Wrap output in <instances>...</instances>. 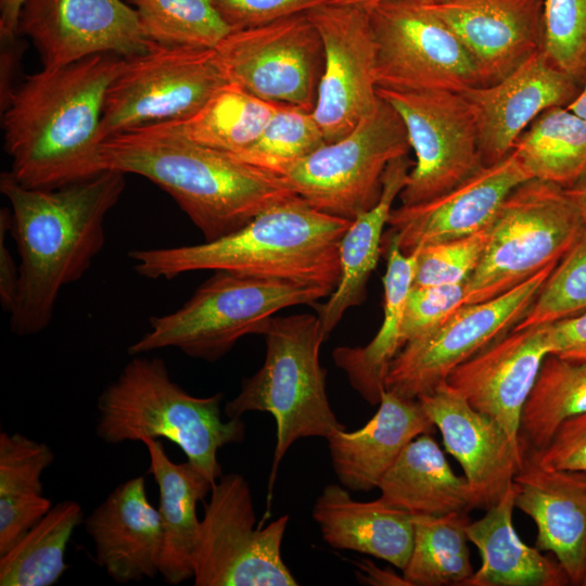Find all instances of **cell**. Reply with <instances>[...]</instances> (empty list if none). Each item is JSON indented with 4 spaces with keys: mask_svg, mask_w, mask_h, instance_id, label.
I'll list each match as a JSON object with an SVG mask.
<instances>
[{
    "mask_svg": "<svg viewBox=\"0 0 586 586\" xmlns=\"http://www.w3.org/2000/svg\"><path fill=\"white\" fill-rule=\"evenodd\" d=\"M464 284L412 285L403 318V346L434 330L463 305Z\"/></svg>",
    "mask_w": 586,
    "mask_h": 586,
    "instance_id": "7bdbcfd3",
    "label": "cell"
},
{
    "mask_svg": "<svg viewBox=\"0 0 586 586\" xmlns=\"http://www.w3.org/2000/svg\"><path fill=\"white\" fill-rule=\"evenodd\" d=\"M373 417L359 430H337L326 440L333 470L351 491L378 488L404 448L417 436L432 433L434 424L419 399L384 390Z\"/></svg>",
    "mask_w": 586,
    "mask_h": 586,
    "instance_id": "d4e9b609",
    "label": "cell"
},
{
    "mask_svg": "<svg viewBox=\"0 0 586 586\" xmlns=\"http://www.w3.org/2000/svg\"><path fill=\"white\" fill-rule=\"evenodd\" d=\"M125 58L99 53L29 75L9 94L4 148L12 177L56 189L103 170L101 124L107 89Z\"/></svg>",
    "mask_w": 586,
    "mask_h": 586,
    "instance_id": "6da1fadb",
    "label": "cell"
},
{
    "mask_svg": "<svg viewBox=\"0 0 586 586\" xmlns=\"http://www.w3.org/2000/svg\"><path fill=\"white\" fill-rule=\"evenodd\" d=\"M326 143L313 111L282 105L257 140L233 156L255 167L280 174Z\"/></svg>",
    "mask_w": 586,
    "mask_h": 586,
    "instance_id": "f35d334b",
    "label": "cell"
},
{
    "mask_svg": "<svg viewBox=\"0 0 586 586\" xmlns=\"http://www.w3.org/2000/svg\"><path fill=\"white\" fill-rule=\"evenodd\" d=\"M487 241L488 227L467 237L418 247L413 251L417 255L413 285L466 283L480 264Z\"/></svg>",
    "mask_w": 586,
    "mask_h": 586,
    "instance_id": "b9f144b4",
    "label": "cell"
},
{
    "mask_svg": "<svg viewBox=\"0 0 586 586\" xmlns=\"http://www.w3.org/2000/svg\"><path fill=\"white\" fill-rule=\"evenodd\" d=\"M468 513L412 515V549L402 570L409 586H467L474 574Z\"/></svg>",
    "mask_w": 586,
    "mask_h": 586,
    "instance_id": "d590c367",
    "label": "cell"
},
{
    "mask_svg": "<svg viewBox=\"0 0 586 586\" xmlns=\"http://www.w3.org/2000/svg\"><path fill=\"white\" fill-rule=\"evenodd\" d=\"M514 506L537 528L535 547L551 552L570 584L586 583V471L550 469L527 450L513 477Z\"/></svg>",
    "mask_w": 586,
    "mask_h": 586,
    "instance_id": "603a6c76",
    "label": "cell"
},
{
    "mask_svg": "<svg viewBox=\"0 0 586 586\" xmlns=\"http://www.w3.org/2000/svg\"><path fill=\"white\" fill-rule=\"evenodd\" d=\"M118 170L56 189L21 186L4 171L0 190L11 205L20 255V279L10 311L11 330L31 335L44 330L61 290L80 279L105 242L104 220L123 194Z\"/></svg>",
    "mask_w": 586,
    "mask_h": 586,
    "instance_id": "7a4b0ae2",
    "label": "cell"
},
{
    "mask_svg": "<svg viewBox=\"0 0 586 586\" xmlns=\"http://www.w3.org/2000/svg\"><path fill=\"white\" fill-rule=\"evenodd\" d=\"M327 288L216 270L177 310L150 318V330L128 348L131 356L174 347L187 356L216 361L249 334H263L281 309L314 305Z\"/></svg>",
    "mask_w": 586,
    "mask_h": 586,
    "instance_id": "52a82bcc",
    "label": "cell"
},
{
    "mask_svg": "<svg viewBox=\"0 0 586 586\" xmlns=\"http://www.w3.org/2000/svg\"><path fill=\"white\" fill-rule=\"evenodd\" d=\"M313 518L323 540L382 559L403 570L413 543L412 515L380 498L358 501L342 485L328 484L317 498Z\"/></svg>",
    "mask_w": 586,
    "mask_h": 586,
    "instance_id": "484cf974",
    "label": "cell"
},
{
    "mask_svg": "<svg viewBox=\"0 0 586 586\" xmlns=\"http://www.w3.org/2000/svg\"><path fill=\"white\" fill-rule=\"evenodd\" d=\"M542 51L553 66L586 82V0H544Z\"/></svg>",
    "mask_w": 586,
    "mask_h": 586,
    "instance_id": "60d3db41",
    "label": "cell"
},
{
    "mask_svg": "<svg viewBox=\"0 0 586 586\" xmlns=\"http://www.w3.org/2000/svg\"><path fill=\"white\" fill-rule=\"evenodd\" d=\"M214 50L227 82L265 101L314 110L323 49L307 13L232 30Z\"/></svg>",
    "mask_w": 586,
    "mask_h": 586,
    "instance_id": "5bb4252c",
    "label": "cell"
},
{
    "mask_svg": "<svg viewBox=\"0 0 586 586\" xmlns=\"http://www.w3.org/2000/svg\"><path fill=\"white\" fill-rule=\"evenodd\" d=\"M385 0H331V3L342 4V5H353L357 8L368 9ZM419 2H431L433 0H416Z\"/></svg>",
    "mask_w": 586,
    "mask_h": 586,
    "instance_id": "816d5d0a",
    "label": "cell"
},
{
    "mask_svg": "<svg viewBox=\"0 0 586 586\" xmlns=\"http://www.w3.org/2000/svg\"><path fill=\"white\" fill-rule=\"evenodd\" d=\"M17 34L31 39L44 68L99 53L130 58L150 42L137 11L122 0H26Z\"/></svg>",
    "mask_w": 586,
    "mask_h": 586,
    "instance_id": "e0dca14e",
    "label": "cell"
},
{
    "mask_svg": "<svg viewBox=\"0 0 586 586\" xmlns=\"http://www.w3.org/2000/svg\"><path fill=\"white\" fill-rule=\"evenodd\" d=\"M543 2L433 0L420 3L459 38L476 62L485 85H489L501 80L542 50Z\"/></svg>",
    "mask_w": 586,
    "mask_h": 586,
    "instance_id": "7402d4cb",
    "label": "cell"
},
{
    "mask_svg": "<svg viewBox=\"0 0 586 586\" xmlns=\"http://www.w3.org/2000/svg\"><path fill=\"white\" fill-rule=\"evenodd\" d=\"M556 265L492 300L461 305L434 330L406 343L387 368L384 390L413 399L432 392L457 366L512 330Z\"/></svg>",
    "mask_w": 586,
    "mask_h": 586,
    "instance_id": "4fadbf2b",
    "label": "cell"
},
{
    "mask_svg": "<svg viewBox=\"0 0 586 586\" xmlns=\"http://www.w3.org/2000/svg\"><path fill=\"white\" fill-rule=\"evenodd\" d=\"M584 586H586V583H585V585H584Z\"/></svg>",
    "mask_w": 586,
    "mask_h": 586,
    "instance_id": "f5cc1de1",
    "label": "cell"
},
{
    "mask_svg": "<svg viewBox=\"0 0 586 586\" xmlns=\"http://www.w3.org/2000/svg\"><path fill=\"white\" fill-rule=\"evenodd\" d=\"M585 411L586 362L548 354L522 409V451L543 449L563 421Z\"/></svg>",
    "mask_w": 586,
    "mask_h": 586,
    "instance_id": "8d00e7d4",
    "label": "cell"
},
{
    "mask_svg": "<svg viewBox=\"0 0 586 586\" xmlns=\"http://www.w3.org/2000/svg\"><path fill=\"white\" fill-rule=\"evenodd\" d=\"M282 105L226 82L192 116L171 123L189 139L237 156L257 140Z\"/></svg>",
    "mask_w": 586,
    "mask_h": 586,
    "instance_id": "e575fe53",
    "label": "cell"
},
{
    "mask_svg": "<svg viewBox=\"0 0 586 586\" xmlns=\"http://www.w3.org/2000/svg\"><path fill=\"white\" fill-rule=\"evenodd\" d=\"M232 30L260 26L311 9L331 0H213Z\"/></svg>",
    "mask_w": 586,
    "mask_h": 586,
    "instance_id": "ee69618b",
    "label": "cell"
},
{
    "mask_svg": "<svg viewBox=\"0 0 586 586\" xmlns=\"http://www.w3.org/2000/svg\"><path fill=\"white\" fill-rule=\"evenodd\" d=\"M399 114L416 155L400 205L432 200L484 166L472 110L460 92L377 88Z\"/></svg>",
    "mask_w": 586,
    "mask_h": 586,
    "instance_id": "9a60e30c",
    "label": "cell"
},
{
    "mask_svg": "<svg viewBox=\"0 0 586 586\" xmlns=\"http://www.w3.org/2000/svg\"><path fill=\"white\" fill-rule=\"evenodd\" d=\"M227 82L214 49L149 42L125 58L104 102L101 139L139 127L182 120Z\"/></svg>",
    "mask_w": 586,
    "mask_h": 586,
    "instance_id": "30bf717a",
    "label": "cell"
},
{
    "mask_svg": "<svg viewBox=\"0 0 586 586\" xmlns=\"http://www.w3.org/2000/svg\"><path fill=\"white\" fill-rule=\"evenodd\" d=\"M582 87L539 50L501 80L460 92L475 118L483 164L502 160L543 112L568 106Z\"/></svg>",
    "mask_w": 586,
    "mask_h": 586,
    "instance_id": "ac0fdd59",
    "label": "cell"
},
{
    "mask_svg": "<svg viewBox=\"0 0 586 586\" xmlns=\"http://www.w3.org/2000/svg\"><path fill=\"white\" fill-rule=\"evenodd\" d=\"M380 499L411 515H445L479 508L474 491L457 475L432 436L412 440L384 474Z\"/></svg>",
    "mask_w": 586,
    "mask_h": 586,
    "instance_id": "f1b7e54d",
    "label": "cell"
},
{
    "mask_svg": "<svg viewBox=\"0 0 586 586\" xmlns=\"http://www.w3.org/2000/svg\"><path fill=\"white\" fill-rule=\"evenodd\" d=\"M550 354L586 362V310L547 324Z\"/></svg>",
    "mask_w": 586,
    "mask_h": 586,
    "instance_id": "bcb514c9",
    "label": "cell"
},
{
    "mask_svg": "<svg viewBox=\"0 0 586 586\" xmlns=\"http://www.w3.org/2000/svg\"><path fill=\"white\" fill-rule=\"evenodd\" d=\"M82 521L81 506L64 500L34 524L8 551L0 555L1 586H51L66 571L65 552Z\"/></svg>",
    "mask_w": 586,
    "mask_h": 586,
    "instance_id": "836d02e7",
    "label": "cell"
},
{
    "mask_svg": "<svg viewBox=\"0 0 586 586\" xmlns=\"http://www.w3.org/2000/svg\"><path fill=\"white\" fill-rule=\"evenodd\" d=\"M366 10L377 40L378 88L463 92L485 85L463 43L422 3L385 0Z\"/></svg>",
    "mask_w": 586,
    "mask_h": 586,
    "instance_id": "7c38bea8",
    "label": "cell"
},
{
    "mask_svg": "<svg viewBox=\"0 0 586 586\" xmlns=\"http://www.w3.org/2000/svg\"><path fill=\"white\" fill-rule=\"evenodd\" d=\"M566 107L586 120V82L583 85L576 98Z\"/></svg>",
    "mask_w": 586,
    "mask_h": 586,
    "instance_id": "f907efd6",
    "label": "cell"
},
{
    "mask_svg": "<svg viewBox=\"0 0 586 586\" xmlns=\"http://www.w3.org/2000/svg\"><path fill=\"white\" fill-rule=\"evenodd\" d=\"M352 220L295 195L256 215L234 232L200 244L132 250L137 273L173 279L186 272L224 270L327 288L340 280L339 246Z\"/></svg>",
    "mask_w": 586,
    "mask_h": 586,
    "instance_id": "277c9868",
    "label": "cell"
},
{
    "mask_svg": "<svg viewBox=\"0 0 586 586\" xmlns=\"http://www.w3.org/2000/svg\"><path fill=\"white\" fill-rule=\"evenodd\" d=\"M565 190L586 224V177Z\"/></svg>",
    "mask_w": 586,
    "mask_h": 586,
    "instance_id": "681fc988",
    "label": "cell"
},
{
    "mask_svg": "<svg viewBox=\"0 0 586 586\" xmlns=\"http://www.w3.org/2000/svg\"><path fill=\"white\" fill-rule=\"evenodd\" d=\"M146 40L214 49L232 29L213 0H131Z\"/></svg>",
    "mask_w": 586,
    "mask_h": 586,
    "instance_id": "74e56055",
    "label": "cell"
},
{
    "mask_svg": "<svg viewBox=\"0 0 586 586\" xmlns=\"http://www.w3.org/2000/svg\"><path fill=\"white\" fill-rule=\"evenodd\" d=\"M306 13L323 49L313 115L326 142H333L378 103L377 40L366 9L328 2Z\"/></svg>",
    "mask_w": 586,
    "mask_h": 586,
    "instance_id": "2e32d148",
    "label": "cell"
},
{
    "mask_svg": "<svg viewBox=\"0 0 586 586\" xmlns=\"http://www.w3.org/2000/svg\"><path fill=\"white\" fill-rule=\"evenodd\" d=\"M410 150L399 114L379 97L374 110L347 135L326 142L280 176L314 207L353 220L378 203L385 168Z\"/></svg>",
    "mask_w": 586,
    "mask_h": 586,
    "instance_id": "9c48e42d",
    "label": "cell"
},
{
    "mask_svg": "<svg viewBox=\"0 0 586 586\" xmlns=\"http://www.w3.org/2000/svg\"><path fill=\"white\" fill-rule=\"evenodd\" d=\"M101 158L104 169L142 176L166 191L205 241L296 195L281 176L198 143L171 122L107 138Z\"/></svg>",
    "mask_w": 586,
    "mask_h": 586,
    "instance_id": "3957f363",
    "label": "cell"
},
{
    "mask_svg": "<svg viewBox=\"0 0 586 586\" xmlns=\"http://www.w3.org/2000/svg\"><path fill=\"white\" fill-rule=\"evenodd\" d=\"M85 526L97 563L115 582H139L160 574L163 530L143 476L116 486L87 517Z\"/></svg>",
    "mask_w": 586,
    "mask_h": 586,
    "instance_id": "cb8c5ba5",
    "label": "cell"
},
{
    "mask_svg": "<svg viewBox=\"0 0 586 586\" xmlns=\"http://www.w3.org/2000/svg\"><path fill=\"white\" fill-rule=\"evenodd\" d=\"M26 0H0V35L2 40H12L17 34L18 16Z\"/></svg>",
    "mask_w": 586,
    "mask_h": 586,
    "instance_id": "c3c4849f",
    "label": "cell"
},
{
    "mask_svg": "<svg viewBox=\"0 0 586 586\" xmlns=\"http://www.w3.org/2000/svg\"><path fill=\"white\" fill-rule=\"evenodd\" d=\"M11 211L5 208L0 214V300L4 311H11L18 289L20 269L7 244L5 235L11 232Z\"/></svg>",
    "mask_w": 586,
    "mask_h": 586,
    "instance_id": "7dc6e473",
    "label": "cell"
},
{
    "mask_svg": "<svg viewBox=\"0 0 586 586\" xmlns=\"http://www.w3.org/2000/svg\"><path fill=\"white\" fill-rule=\"evenodd\" d=\"M53 460L46 443L21 433H0V555L52 508L41 476Z\"/></svg>",
    "mask_w": 586,
    "mask_h": 586,
    "instance_id": "1f68e13d",
    "label": "cell"
},
{
    "mask_svg": "<svg viewBox=\"0 0 586 586\" xmlns=\"http://www.w3.org/2000/svg\"><path fill=\"white\" fill-rule=\"evenodd\" d=\"M417 399L441 432L445 450L461 466L479 509L497 504L522 466L521 446L499 422L472 408L446 381Z\"/></svg>",
    "mask_w": 586,
    "mask_h": 586,
    "instance_id": "44dd1931",
    "label": "cell"
},
{
    "mask_svg": "<svg viewBox=\"0 0 586 586\" xmlns=\"http://www.w3.org/2000/svg\"><path fill=\"white\" fill-rule=\"evenodd\" d=\"M413 163L406 156L393 160L385 168L378 203L352 220L339 246L340 280L321 304H314L327 340L351 307L360 305L367 283L383 250V229L388 224L393 203L407 183Z\"/></svg>",
    "mask_w": 586,
    "mask_h": 586,
    "instance_id": "4316f807",
    "label": "cell"
},
{
    "mask_svg": "<svg viewBox=\"0 0 586 586\" xmlns=\"http://www.w3.org/2000/svg\"><path fill=\"white\" fill-rule=\"evenodd\" d=\"M548 354L547 324L512 329L451 370L446 383L521 446L522 409Z\"/></svg>",
    "mask_w": 586,
    "mask_h": 586,
    "instance_id": "ffe728a7",
    "label": "cell"
},
{
    "mask_svg": "<svg viewBox=\"0 0 586 586\" xmlns=\"http://www.w3.org/2000/svg\"><path fill=\"white\" fill-rule=\"evenodd\" d=\"M586 310V225L512 328L549 324Z\"/></svg>",
    "mask_w": 586,
    "mask_h": 586,
    "instance_id": "ab89813d",
    "label": "cell"
},
{
    "mask_svg": "<svg viewBox=\"0 0 586 586\" xmlns=\"http://www.w3.org/2000/svg\"><path fill=\"white\" fill-rule=\"evenodd\" d=\"M544 467L586 471V411L563 421L540 450H527Z\"/></svg>",
    "mask_w": 586,
    "mask_h": 586,
    "instance_id": "f6af8a7d",
    "label": "cell"
},
{
    "mask_svg": "<svg viewBox=\"0 0 586 586\" xmlns=\"http://www.w3.org/2000/svg\"><path fill=\"white\" fill-rule=\"evenodd\" d=\"M289 517L264 528L256 517L246 480L237 473L221 475L211 488L200 523L194 557L195 586H295L281 545Z\"/></svg>",
    "mask_w": 586,
    "mask_h": 586,
    "instance_id": "8fae6325",
    "label": "cell"
},
{
    "mask_svg": "<svg viewBox=\"0 0 586 586\" xmlns=\"http://www.w3.org/2000/svg\"><path fill=\"white\" fill-rule=\"evenodd\" d=\"M266 356L260 369L243 380L240 393L225 406V417L267 411L277 424V441L268 483V505L278 467L291 445L309 436L327 438L345 430L332 411L326 386L327 370L319 352L326 337L317 315L272 317L263 334Z\"/></svg>",
    "mask_w": 586,
    "mask_h": 586,
    "instance_id": "8992f818",
    "label": "cell"
},
{
    "mask_svg": "<svg viewBox=\"0 0 586 586\" xmlns=\"http://www.w3.org/2000/svg\"><path fill=\"white\" fill-rule=\"evenodd\" d=\"M532 178L512 150L432 200L393 208L387 224L390 234L405 254L473 234L487 228L509 193Z\"/></svg>",
    "mask_w": 586,
    "mask_h": 586,
    "instance_id": "d6986e66",
    "label": "cell"
},
{
    "mask_svg": "<svg viewBox=\"0 0 586 586\" xmlns=\"http://www.w3.org/2000/svg\"><path fill=\"white\" fill-rule=\"evenodd\" d=\"M512 150L533 178L569 189L586 177V120L566 106L548 109Z\"/></svg>",
    "mask_w": 586,
    "mask_h": 586,
    "instance_id": "d6a6232c",
    "label": "cell"
},
{
    "mask_svg": "<svg viewBox=\"0 0 586 586\" xmlns=\"http://www.w3.org/2000/svg\"><path fill=\"white\" fill-rule=\"evenodd\" d=\"M150 473L158 487V513L163 530L160 574L170 585L193 577L200 523L196 506L213 483L188 460L176 463L157 438H144Z\"/></svg>",
    "mask_w": 586,
    "mask_h": 586,
    "instance_id": "83f0119b",
    "label": "cell"
},
{
    "mask_svg": "<svg viewBox=\"0 0 586 586\" xmlns=\"http://www.w3.org/2000/svg\"><path fill=\"white\" fill-rule=\"evenodd\" d=\"M222 397L193 396L161 358L136 355L98 398L97 435L107 444L166 438L214 484L222 475L218 450L245 436L241 418L222 419Z\"/></svg>",
    "mask_w": 586,
    "mask_h": 586,
    "instance_id": "5b68a950",
    "label": "cell"
},
{
    "mask_svg": "<svg viewBox=\"0 0 586 586\" xmlns=\"http://www.w3.org/2000/svg\"><path fill=\"white\" fill-rule=\"evenodd\" d=\"M514 484L504 497L467 528L480 551L481 566L467 586H565L570 581L559 562L526 545L517 534L512 515Z\"/></svg>",
    "mask_w": 586,
    "mask_h": 586,
    "instance_id": "f546056e",
    "label": "cell"
},
{
    "mask_svg": "<svg viewBox=\"0 0 586 586\" xmlns=\"http://www.w3.org/2000/svg\"><path fill=\"white\" fill-rule=\"evenodd\" d=\"M585 225L564 188L536 178L519 184L488 226L464 304L492 300L558 263Z\"/></svg>",
    "mask_w": 586,
    "mask_h": 586,
    "instance_id": "ba28073f",
    "label": "cell"
},
{
    "mask_svg": "<svg viewBox=\"0 0 586 586\" xmlns=\"http://www.w3.org/2000/svg\"><path fill=\"white\" fill-rule=\"evenodd\" d=\"M386 270L383 276V320L366 346L333 349L334 364L347 375L352 387L370 405H378L384 391V377L403 347L402 326L406 300L413 285L416 253L405 254L392 234L383 237Z\"/></svg>",
    "mask_w": 586,
    "mask_h": 586,
    "instance_id": "4dcf8cb0",
    "label": "cell"
}]
</instances>
